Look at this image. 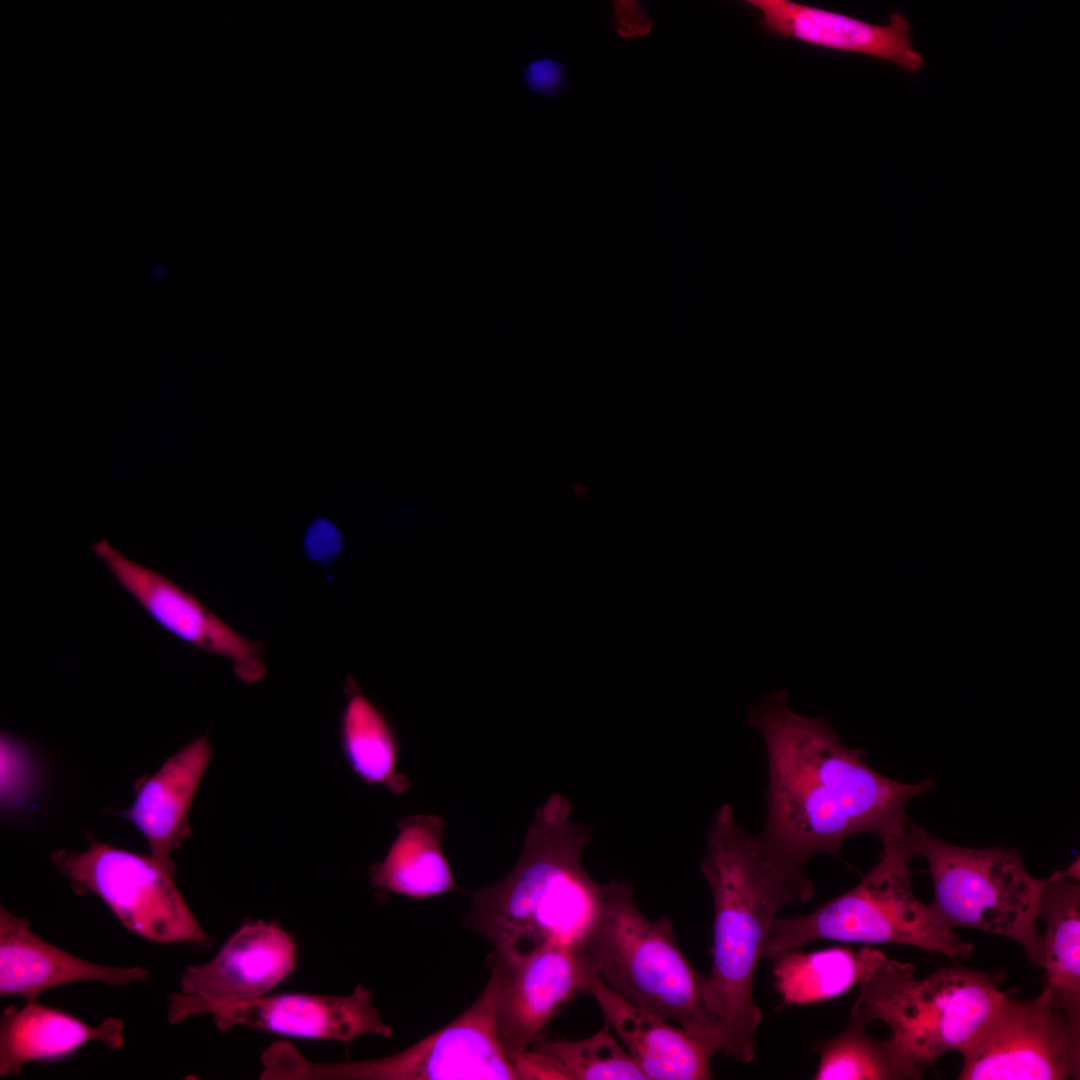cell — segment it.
<instances>
[{
	"instance_id": "6",
	"label": "cell",
	"mask_w": 1080,
	"mask_h": 1080,
	"mask_svg": "<svg viewBox=\"0 0 1080 1080\" xmlns=\"http://www.w3.org/2000/svg\"><path fill=\"white\" fill-rule=\"evenodd\" d=\"M1003 979L956 964L918 979L911 963L887 960L858 985L850 1016L888 1025L893 1041L924 1071L976 1036L1007 995L999 989Z\"/></svg>"
},
{
	"instance_id": "16",
	"label": "cell",
	"mask_w": 1080,
	"mask_h": 1080,
	"mask_svg": "<svg viewBox=\"0 0 1080 1080\" xmlns=\"http://www.w3.org/2000/svg\"><path fill=\"white\" fill-rule=\"evenodd\" d=\"M140 966H108L82 959L39 937L31 922L0 908V995L37 1001L41 993L76 982L125 986L145 981Z\"/></svg>"
},
{
	"instance_id": "1",
	"label": "cell",
	"mask_w": 1080,
	"mask_h": 1080,
	"mask_svg": "<svg viewBox=\"0 0 1080 1080\" xmlns=\"http://www.w3.org/2000/svg\"><path fill=\"white\" fill-rule=\"evenodd\" d=\"M788 699L784 689L771 691L747 712L767 753L766 842L804 867L817 853H837L851 835L882 841L905 833L906 805L932 780L907 784L881 775L864 752L841 742L827 716L798 715Z\"/></svg>"
},
{
	"instance_id": "11",
	"label": "cell",
	"mask_w": 1080,
	"mask_h": 1080,
	"mask_svg": "<svg viewBox=\"0 0 1080 1080\" xmlns=\"http://www.w3.org/2000/svg\"><path fill=\"white\" fill-rule=\"evenodd\" d=\"M296 942L275 922L243 924L215 956L188 965L180 991L167 997V1019L180 1024L189 1017L266 995L295 969Z\"/></svg>"
},
{
	"instance_id": "2",
	"label": "cell",
	"mask_w": 1080,
	"mask_h": 1080,
	"mask_svg": "<svg viewBox=\"0 0 1080 1080\" xmlns=\"http://www.w3.org/2000/svg\"><path fill=\"white\" fill-rule=\"evenodd\" d=\"M714 902L712 968L708 979L718 1021L719 1053L741 1063L755 1057L762 1013L754 977L770 928L785 905L813 896L803 867L778 854L761 836L737 824L723 804L706 831L699 864Z\"/></svg>"
},
{
	"instance_id": "26",
	"label": "cell",
	"mask_w": 1080,
	"mask_h": 1080,
	"mask_svg": "<svg viewBox=\"0 0 1080 1080\" xmlns=\"http://www.w3.org/2000/svg\"><path fill=\"white\" fill-rule=\"evenodd\" d=\"M304 547L313 560L327 564L339 555L343 538L331 521L316 519L307 529Z\"/></svg>"
},
{
	"instance_id": "9",
	"label": "cell",
	"mask_w": 1080,
	"mask_h": 1080,
	"mask_svg": "<svg viewBox=\"0 0 1080 1080\" xmlns=\"http://www.w3.org/2000/svg\"><path fill=\"white\" fill-rule=\"evenodd\" d=\"M51 860L76 893L98 896L130 932L160 944L211 943L173 872L152 856L93 841L82 852L57 851Z\"/></svg>"
},
{
	"instance_id": "17",
	"label": "cell",
	"mask_w": 1080,
	"mask_h": 1080,
	"mask_svg": "<svg viewBox=\"0 0 1080 1080\" xmlns=\"http://www.w3.org/2000/svg\"><path fill=\"white\" fill-rule=\"evenodd\" d=\"M648 1080H707L714 1052L681 1027L619 996L594 973L589 993Z\"/></svg>"
},
{
	"instance_id": "18",
	"label": "cell",
	"mask_w": 1080,
	"mask_h": 1080,
	"mask_svg": "<svg viewBox=\"0 0 1080 1080\" xmlns=\"http://www.w3.org/2000/svg\"><path fill=\"white\" fill-rule=\"evenodd\" d=\"M124 1021L109 1017L98 1025L37 1001L8 1006L0 1022V1075H19L29 1062L54 1061L98 1041L109 1049L124 1045Z\"/></svg>"
},
{
	"instance_id": "25",
	"label": "cell",
	"mask_w": 1080,
	"mask_h": 1080,
	"mask_svg": "<svg viewBox=\"0 0 1080 1080\" xmlns=\"http://www.w3.org/2000/svg\"><path fill=\"white\" fill-rule=\"evenodd\" d=\"M862 1023L850 1019L837 1035L820 1041L815 1050L820 1061L814 1079L902 1080L921 1079V1071L891 1037L879 1041L869 1036Z\"/></svg>"
},
{
	"instance_id": "4",
	"label": "cell",
	"mask_w": 1080,
	"mask_h": 1080,
	"mask_svg": "<svg viewBox=\"0 0 1080 1080\" xmlns=\"http://www.w3.org/2000/svg\"><path fill=\"white\" fill-rule=\"evenodd\" d=\"M596 974L615 993L649 1010L719 1053L718 1021L708 979L695 970L666 915L651 920L627 881L604 884L601 910L583 944Z\"/></svg>"
},
{
	"instance_id": "15",
	"label": "cell",
	"mask_w": 1080,
	"mask_h": 1080,
	"mask_svg": "<svg viewBox=\"0 0 1080 1080\" xmlns=\"http://www.w3.org/2000/svg\"><path fill=\"white\" fill-rule=\"evenodd\" d=\"M747 4L773 35L872 56L909 73L924 66V58L912 42L909 21L901 13L890 14L887 24L879 25L790 0H749Z\"/></svg>"
},
{
	"instance_id": "13",
	"label": "cell",
	"mask_w": 1080,
	"mask_h": 1080,
	"mask_svg": "<svg viewBox=\"0 0 1080 1080\" xmlns=\"http://www.w3.org/2000/svg\"><path fill=\"white\" fill-rule=\"evenodd\" d=\"M93 551L117 582L165 630L199 649L227 658L235 675L245 683L264 677L266 666L260 641L242 636L189 592L128 559L105 540L94 544Z\"/></svg>"
},
{
	"instance_id": "5",
	"label": "cell",
	"mask_w": 1080,
	"mask_h": 1080,
	"mask_svg": "<svg viewBox=\"0 0 1080 1080\" xmlns=\"http://www.w3.org/2000/svg\"><path fill=\"white\" fill-rule=\"evenodd\" d=\"M879 861L847 892L807 915L776 918L762 958L774 961L814 940L901 944L950 958H967L962 940L911 887L910 862L918 857L907 831L882 840Z\"/></svg>"
},
{
	"instance_id": "27",
	"label": "cell",
	"mask_w": 1080,
	"mask_h": 1080,
	"mask_svg": "<svg viewBox=\"0 0 1080 1080\" xmlns=\"http://www.w3.org/2000/svg\"><path fill=\"white\" fill-rule=\"evenodd\" d=\"M525 80L532 92L553 97L565 85L563 65L551 59H538L526 68Z\"/></svg>"
},
{
	"instance_id": "12",
	"label": "cell",
	"mask_w": 1080,
	"mask_h": 1080,
	"mask_svg": "<svg viewBox=\"0 0 1080 1080\" xmlns=\"http://www.w3.org/2000/svg\"><path fill=\"white\" fill-rule=\"evenodd\" d=\"M489 964L496 982L497 1031L512 1060L564 1007L589 993L594 973L581 948L558 944L514 959L491 954Z\"/></svg>"
},
{
	"instance_id": "8",
	"label": "cell",
	"mask_w": 1080,
	"mask_h": 1080,
	"mask_svg": "<svg viewBox=\"0 0 1080 1080\" xmlns=\"http://www.w3.org/2000/svg\"><path fill=\"white\" fill-rule=\"evenodd\" d=\"M492 974L476 1000L443 1028L411 1047L378 1059L316 1063L290 1043L275 1055L279 1080H522L496 1026Z\"/></svg>"
},
{
	"instance_id": "21",
	"label": "cell",
	"mask_w": 1080,
	"mask_h": 1080,
	"mask_svg": "<svg viewBox=\"0 0 1080 1080\" xmlns=\"http://www.w3.org/2000/svg\"><path fill=\"white\" fill-rule=\"evenodd\" d=\"M1038 917L1045 921L1041 967L1045 987L1080 1035V885L1065 869L1047 878Z\"/></svg>"
},
{
	"instance_id": "24",
	"label": "cell",
	"mask_w": 1080,
	"mask_h": 1080,
	"mask_svg": "<svg viewBox=\"0 0 1080 1080\" xmlns=\"http://www.w3.org/2000/svg\"><path fill=\"white\" fill-rule=\"evenodd\" d=\"M341 717V745L351 770L366 784L379 785L393 794H404L408 777L398 772L400 745L383 712L352 680Z\"/></svg>"
},
{
	"instance_id": "10",
	"label": "cell",
	"mask_w": 1080,
	"mask_h": 1080,
	"mask_svg": "<svg viewBox=\"0 0 1080 1080\" xmlns=\"http://www.w3.org/2000/svg\"><path fill=\"white\" fill-rule=\"evenodd\" d=\"M959 1053L960 1080L1080 1078V1035L1045 986L1033 999L1007 994Z\"/></svg>"
},
{
	"instance_id": "3",
	"label": "cell",
	"mask_w": 1080,
	"mask_h": 1080,
	"mask_svg": "<svg viewBox=\"0 0 1080 1080\" xmlns=\"http://www.w3.org/2000/svg\"><path fill=\"white\" fill-rule=\"evenodd\" d=\"M570 814L569 800L551 794L536 810L514 867L472 895L462 926L483 935L492 955L514 959L550 944L583 948L604 884L582 865L591 832Z\"/></svg>"
},
{
	"instance_id": "20",
	"label": "cell",
	"mask_w": 1080,
	"mask_h": 1080,
	"mask_svg": "<svg viewBox=\"0 0 1080 1080\" xmlns=\"http://www.w3.org/2000/svg\"><path fill=\"white\" fill-rule=\"evenodd\" d=\"M446 824L435 814H416L398 823V834L384 859L370 869L372 885L382 892L425 900L458 891L441 843Z\"/></svg>"
},
{
	"instance_id": "28",
	"label": "cell",
	"mask_w": 1080,
	"mask_h": 1080,
	"mask_svg": "<svg viewBox=\"0 0 1080 1080\" xmlns=\"http://www.w3.org/2000/svg\"><path fill=\"white\" fill-rule=\"evenodd\" d=\"M652 20L634 0L614 2L613 29L623 37H638L650 32Z\"/></svg>"
},
{
	"instance_id": "7",
	"label": "cell",
	"mask_w": 1080,
	"mask_h": 1080,
	"mask_svg": "<svg viewBox=\"0 0 1080 1080\" xmlns=\"http://www.w3.org/2000/svg\"><path fill=\"white\" fill-rule=\"evenodd\" d=\"M908 834L917 856L928 863L934 889L930 904L939 917L952 929L967 927L1009 938L1041 968L1043 939L1036 923L1047 878L1029 874L1015 850L955 846L912 821Z\"/></svg>"
},
{
	"instance_id": "22",
	"label": "cell",
	"mask_w": 1080,
	"mask_h": 1080,
	"mask_svg": "<svg viewBox=\"0 0 1080 1080\" xmlns=\"http://www.w3.org/2000/svg\"><path fill=\"white\" fill-rule=\"evenodd\" d=\"M886 962V955L869 945L796 949L773 961L775 987L784 1006L814 1004L842 996Z\"/></svg>"
},
{
	"instance_id": "23",
	"label": "cell",
	"mask_w": 1080,
	"mask_h": 1080,
	"mask_svg": "<svg viewBox=\"0 0 1080 1080\" xmlns=\"http://www.w3.org/2000/svg\"><path fill=\"white\" fill-rule=\"evenodd\" d=\"M513 1061L522 1080H647L628 1051L607 1030L574 1041L541 1034Z\"/></svg>"
},
{
	"instance_id": "19",
	"label": "cell",
	"mask_w": 1080,
	"mask_h": 1080,
	"mask_svg": "<svg viewBox=\"0 0 1080 1080\" xmlns=\"http://www.w3.org/2000/svg\"><path fill=\"white\" fill-rule=\"evenodd\" d=\"M211 755L208 739H195L140 787L127 811L128 819L146 838L151 856L172 872L171 854L187 835L189 810Z\"/></svg>"
},
{
	"instance_id": "14",
	"label": "cell",
	"mask_w": 1080,
	"mask_h": 1080,
	"mask_svg": "<svg viewBox=\"0 0 1080 1080\" xmlns=\"http://www.w3.org/2000/svg\"><path fill=\"white\" fill-rule=\"evenodd\" d=\"M220 1031L236 1026L295 1038L335 1040L349 1045L363 1035L389 1038L392 1028L372 1003L371 990L358 985L345 996L305 993L263 995L211 1013Z\"/></svg>"
}]
</instances>
